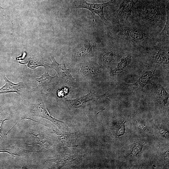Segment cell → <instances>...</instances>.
Listing matches in <instances>:
<instances>
[{
    "label": "cell",
    "instance_id": "603a6c76",
    "mask_svg": "<svg viewBox=\"0 0 169 169\" xmlns=\"http://www.w3.org/2000/svg\"><path fill=\"white\" fill-rule=\"evenodd\" d=\"M166 0V1H169V0Z\"/></svg>",
    "mask_w": 169,
    "mask_h": 169
},
{
    "label": "cell",
    "instance_id": "7a4b0ae2",
    "mask_svg": "<svg viewBox=\"0 0 169 169\" xmlns=\"http://www.w3.org/2000/svg\"><path fill=\"white\" fill-rule=\"evenodd\" d=\"M113 26L116 39L121 43L144 48L154 46L160 41L159 34L149 31L133 21L114 22Z\"/></svg>",
    "mask_w": 169,
    "mask_h": 169
},
{
    "label": "cell",
    "instance_id": "5b68a950",
    "mask_svg": "<svg viewBox=\"0 0 169 169\" xmlns=\"http://www.w3.org/2000/svg\"><path fill=\"white\" fill-rule=\"evenodd\" d=\"M34 105L33 113L36 115L50 120L62 129L65 128L66 125L64 122L57 120L50 115L41 97Z\"/></svg>",
    "mask_w": 169,
    "mask_h": 169
},
{
    "label": "cell",
    "instance_id": "6da1fadb",
    "mask_svg": "<svg viewBox=\"0 0 169 169\" xmlns=\"http://www.w3.org/2000/svg\"><path fill=\"white\" fill-rule=\"evenodd\" d=\"M168 6L169 1L165 0H137L131 17L133 21L159 34L166 23Z\"/></svg>",
    "mask_w": 169,
    "mask_h": 169
},
{
    "label": "cell",
    "instance_id": "7c38bea8",
    "mask_svg": "<svg viewBox=\"0 0 169 169\" xmlns=\"http://www.w3.org/2000/svg\"><path fill=\"white\" fill-rule=\"evenodd\" d=\"M131 56L130 54L123 57L120 62L118 64L117 67L114 69L111 70V74L115 75L125 70L131 63Z\"/></svg>",
    "mask_w": 169,
    "mask_h": 169
},
{
    "label": "cell",
    "instance_id": "9c48e42d",
    "mask_svg": "<svg viewBox=\"0 0 169 169\" xmlns=\"http://www.w3.org/2000/svg\"><path fill=\"white\" fill-rule=\"evenodd\" d=\"M3 77L5 82V84L0 89V94L15 92L19 95H21L24 83L19 82L17 84L13 83L7 79L4 73Z\"/></svg>",
    "mask_w": 169,
    "mask_h": 169
},
{
    "label": "cell",
    "instance_id": "ffe728a7",
    "mask_svg": "<svg viewBox=\"0 0 169 169\" xmlns=\"http://www.w3.org/2000/svg\"><path fill=\"white\" fill-rule=\"evenodd\" d=\"M68 88L67 87H64L58 91L57 95L59 98L64 97L67 95L68 93Z\"/></svg>",
    "mask_w": 169,
    "mask_h": 169
},
{
    "label": "cell",
    "instance_id": "5bb4252c",
    "mask_svg": "<svg viewBox=\"0 0 169 169\" xmlns=\"http://www.w3.org/2000/svg\"><path fill=\"white\" fill-rule=\"evenodd\" d=\"M82 64L81 66L80 70L84 74L92 75L98 74V68L92 64L87 63Z\"/></svg>",
    "mask_w": 169,
    "mask_h": 169
},
{
    "label": "cell",
    "instance_id": "52a82bcc",
    "mask_svg": "<svg viewBox=\"0 0 169 169\" xmlns=\"http://www.w3.org/2000/svg\"><path fill=\"white\" fill-rule=\"evenodd\" d=\"M57 75L54 76H50L48 73L45 72L40 78H36V80L38 83L36 87L34 90L40 91L41 92H48L54 84Z\"/></svg>",
    "mask_w": 169,
    "mask_h": 169
},
{
    "label": "cell",
    "instance_id": "3957f363",
    "mask_svg": "<svg viewBox=\"0 0 169 169\" xmlns=\"http://www.w3.org/2000/svg\"><path fill=\"white\" fill-rule=\"evenodd\" d=\"M117 0H110L108 2L101 3H93L87 2L85 0H75L73 6L75 8H84L90 11L93 16L98 15L102 21L106 23V19L104 15V9L109 6L112 5L116 3Z\"/></svg>",
    "mask_w": 169,
    "mask_h": 169
},
{
    "label": "cell",
    "instance_id": "8992f818",
    "mask_svg": "<svg viewBox=\"0 0 169 169\" xmlns=\"http://www.w3.org/2000/svg\"><path fill=\"white\" fill-rule=\"evenodd\" d=\"M108 96L106 95V93L99 95L92 93L91 90L87 95L74 99H68L64 98L66 102L69 105L74 108H78L85 105L87 102L92 100H97L101 98H107Z\"/></svg>",
    "mask_w": 169,
    "mask_h": 169
},
{
    "label": "cell",
    "instance_id": "8fae6325",
    "mask_svg": "<svg viewBox=\"0 0 169 169\" xmlns=\"http://www.w3.org/2000/svg\"><path fill=\"white\" fill-rule=\"evenodd\" d=\"M152 58L155 62L160 64H168V48H162L157 49L152 55Z\"/></svg>",
    "mask_w": 169,
    "mask_h": 169
},
{
    "label": "cell",
    "instance_id": "d6986e66",
    "mask_svg": "<svg viewBox=\"0 0 169 169\" xmlns=\"http://www.w3.org/2000/svg\"><path fill=\"white\" fill-rule=\"evenodd\" d=\"M125 121H123L117 128L116 132V135L117 136H119L124 134L125 132Z\"/></svg>",
    "mask_w": 169,
    "mask_h": 169
},
{
    "label": "cell",
    "instance_id": "ac0fdd59",
    "mask_svg": "<svg viewBox=\"0 0 169 169\" xmlns=\"http://www.w3.org/2000/svg\"><path fill=\"white\" fill-rule=\"evenodd\" d=\"M158 91L159 100L163 102L164 103H166L168 98V93L160 85L158 87Z\"/></svg>",
    "mask_w": 169,
    "mask_h": 169
},
{
    "label": "cell",
    "instance_id": "4fadbf2b",
    "mask_svg": "<svg viewBox=\"0 0 169 169\" xmlns=\"http://www.w3.org/2000/svg\"><path fill=\"white\" fill-rule=\"evenodd\" d=\"M166 18L164 28L158 34L160 41L169 43V6L166 9Z\"/></svg>",
    "mask_w": 169,
    "mask_h": 169
},
{
    "label": "cell",
    "instance_id": "e0dca14e",
    "mask_svg": "<svg viewBox=\"0 0 169 169\" xmlns=\"http://www.w3.org/2000/svg\"><path fill=\"white\" fill-rule=\"evenodd\" d=\"M24 64H26L28 67L32 69H35L39 67H42L45 68L49 67L43 62L35 59H29L26 63Z\"/></svg>",
    "mask_w": 169,
    "mask_h": 169
},
{
    "label": "cell",
    "instance_id": "7402d4cb",
    "mask_svg": "<svg viewBox=\"0 0 169 169\" xmlns=\"http://www.w3.org/2000/svg\"><path fill=\"white\" fill-rule=\"evenodd\" d=\"M8 119H4V118H3L0 115V137H2V136L0 134V130L5 120Z\"/></svg>",
    "mask_w": 169,
    "mask_h": 169
},
{
    "label": "cell",
    "instance_id": "277c9868",
    "mask_svg": "<svg viewBox=\"0 0 169 169\" xmlns=\"http://www.w3.org/2000/svg\"><path fill=\"white\" fill-rule=\"evenodd\" d=\"M134 0H123L118 9L114 14V22H124L128 21L131 16V13L137 2Z\"/></svg>",
    "mask_w": 169,
    "mask_h": 169
},
{
    "label": "cell",
    "instance_id": "9a60e30c",
    "mask_svg": "<svg viewBox=\"0 0 169 169\" xmlns=\"http://www.w3.org/2000/svg\"><path fill=\"white\" fill-rule=\"evenodd\" d=\"M120 51L119 50H113L105 53L102 57L103 61L106 63L112 62L119 56Z\"/></svg>",
    "mask_w": 169,
    "mask_h": 169
},
{
    "label": "cell",
    "instance_id": "2e32d148",
    "mask_svg": "<svg viewBox=\"0 0 169 169\" xmlns=\"http://www.w3.org/2000/svg\"><path fill=\"white\" fill-rule=\"evenodd\" d=\"M96 46V44L94 43H90L85 46L79 49L77 53V56L79 57H82L91 51Z\"/></svg>",
    "mask_w": 169,
    "mask_h": 169
},
{
    "label": "cell",
    "instance_id": "30bf717a",
    "mask_svg": "<svg viewBox=\"0 0 169 169\" xmlns=\"http://www.w3.org/2000/svg\"><path fill=\"white\" fill-rule=\"evenodd\" d=\"M154 73L152 71H146L143 72L138 80L135 83L130 84L134 90H141L149 82L154 76Z\"/></svg>",
    "mask_w": 169,
    "mask_h": 169
},
{
    "label": "cell",
    "instance_id": "44dd1931",
    "mask_svg": "<svg viewBox=\"0 0 169 169\" xmlns=\"http://www.w3.org/2000/svg\"><path fill=\"white\" fill-rule=\"evenodd\" d=\"M134 147L133 150L132 151V152L135 155H136L137 153H139L141 151V150L142 148V146L139 144H136Z\"/></svg>",
    "mask_w": 169,
    "mask_h": 169
},
{
    "label": "cell",
    "instance_id": "ba28073f",
    "mask_svg": "<svg viewBox=\"0 0 169 169\" xmlns=\"http://www.w3.org/2000/svg\"><path fill=\"white\" fill-rule=\"evenodd\" d=\"M52 59V64L50 65L51 67L57 72L59 77H62L68 82H72L75 79L72 77L69 69L67 68L64 64H59L56 61L54 55L51 56Z\"/></svg>",
    "mask_w": 169,
    "mask_h": 169
}]
</instances>
